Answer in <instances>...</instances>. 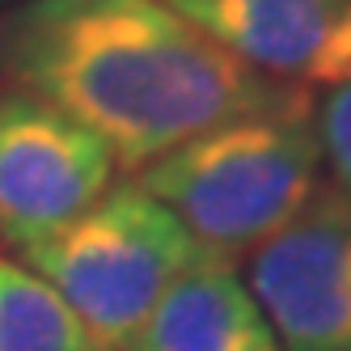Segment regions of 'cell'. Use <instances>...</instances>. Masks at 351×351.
<instances>
[{"label": "cell", "instance_id": "obj_1", "mask_svg": "<svg viewBox=\"0 0 351 351\" xmlns=\"http://www.w3.org/2000/svg\"><path fill=\"white\" fill-rule=\"evenodd\" d=\"M0 85L85 123L128 169L220 123L309 106V89L245 68L169 0H17L0 13Z\"/></svg>", "mask_w": 351, "mask_h": 351}, {"label": "cell", "instance_id": "obj_2", "mask_svg": "<svg viewBox=\"0 0 351 351\" xmlns=\"http://www.w3.org/2000/svg\"><path fill=\"white\" fill-rule=\"evenodd\" d=\"M136 182L178 216L199 250L250 258L322 186L313 106L220 123L148 161Z\"/></svg>", "mask_w": 351, "mask_h": 351}, {"label": "cell", "instance_id": "obj_3", "mask_svg": "<svg viewBox=\"0 0 351 351\" xmlns=\"http://www.w3.org/2000/svg\"><path fill=\"white\" fill-rule=\"evenodd\" d=\"M195 254L199 245L178 216L132 178L114 182L56 237L30 245L26 267L60 292L93 351H128Z\"/></svg>", "mask_w": 351, "mask_h": 351}, {"label": "cell", "instance_id": "obj_4", "mask_svg": "<svg viewBox=\"0 0 351 351\" xmlns=\"http://www.w3.org/2000/svg\"><path fill=\"white\" fill-rule=\"evenodd\" d=\"M114 153L43 97L0 85V241L26 254L114 186Z\"/></svg>", "mask_w": 351, "mask_h": 351}, {"label": "cell", "instance_id": "obj_5", "mask_svg": "<svg viewBox=\"0 0 351 351\" xmlns=\"http://www.w3.org/2000/svg\"><path fill=\"white\" fill-rule=\"evenodd\" d=\"M245 288L280 351H351V204L330 182L250 254Z\"/></svg>", "mask_w": 351, "mask_h": 351}, {"label": "cell", "instance_id": "obj_6", "mask_svg": "<svg viewBox=\"0 0 351 351\" xmlns=\"http://www.w3.org/2000/svg\"><path fill=\"white\" fill-rule=\"evenodd\" d=\"M245 68L296 89L351 81V0H169Z\"/></svg>", "mask_w": 351, "mask_h": 351}, {"label": "cell", "instance_id": "obj_7", "mask_svg": "<svg viewBox=\"0 0 351 351\" xmlns=\"http://www.w3.org/2000/svg\"><path fill=\"white\" fill-rule=\"evenodd\" d=\"M128 351H280L237 263L208 250L178 271Z\"/></svg>", "mask_w": 351, "mask_h": 351}, {"label": "cell", "instance_id": "obj_8", "mask_svg": "<svg viewBox=\"0 0 351 351\" xmlns=\"http://www.w3.org/2000/svg\"><path fill=\"white\" fill-rule=\"evenodd\" d=\"M0 351H93L60 292L13 258H0Z\"/></svg>", "mask_w": 351, "mask_h": 351}, {"label": "cell", "instance_id": "obj_9", "mask_svg": "<svg viewBox=\"0 0 351 351\" xmlns=\"http://www.w3.org/2000/svg\"><path fill=\"white\" fill-rule=\"evenodd\" d=\"M313 132L322 165L330 169V186L351 204V81L326 89V97L313 106Z\"/></svg>", "mask_w": 351, "mask_h": 351}, {"label": "cell", "instance_id": "obj_10", "mask_svg": "<svg viewBox=\"0 0 351 351\" xmlns=\"http://www.w3.org/2000/svg\"><path fill=\"white\" fill-rule=\"evenodd\" d=\"M9 5H17V0H0V9H9Z\"/></svg>", "mask_w": 351, "mask_h": 351}]
</instances>
